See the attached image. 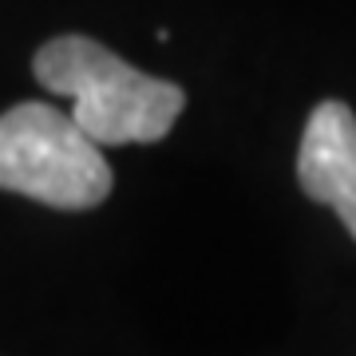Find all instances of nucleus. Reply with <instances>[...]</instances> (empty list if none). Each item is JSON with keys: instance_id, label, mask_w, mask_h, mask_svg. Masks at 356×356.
Returning <instances> with one entry per match:
<instances>
[{"instance_id": "f257e3e1", "label": "nucleus", "mask_w": 356, "mask_h": 356, "mask_svg": "<svg viewBox=\"0 0 356 356\" xmlns=\"http://www.w3.org/2000/svg\"><path fill=\"white\" fill-rule=\"evenodd\" d=\"M40 88L67 95L72 119L99 147L159 143L186 107V91L170 79L143 76L123 56L91 36H56L32 60Z\"/></svg>"}, {"instance_id": "f03ea898", "label": "nucleus", "mask_w": 356, "mask_h": 356, "mask_svg": "<svg viewBox=\"0 0 356 356\" xmlns=\"http://www.w3.org/2000/svg\"><path fill=\"white\" fill-rule=\"evenodd\" d=\"M0 191L56 210H91L111 194L99 143L51 103H16L0 115Z\"/></svg>"}, {"instance_id": "7ed1b4c3", "label": "nucleus", "mask_w": 356, "mask_h": 356, "mask_svg": "<svg viewBox=\"0 0 356 356\" xmlns=\"http://www.w3.org/2000/svg\"><path fill=\"white\" fill-rule=\"evenodd\" d=\"M297 182L313 202L332 206L356 238V115L341 99L321 103L309 115L297 154Z\"/></svg>"}]
</instances>
